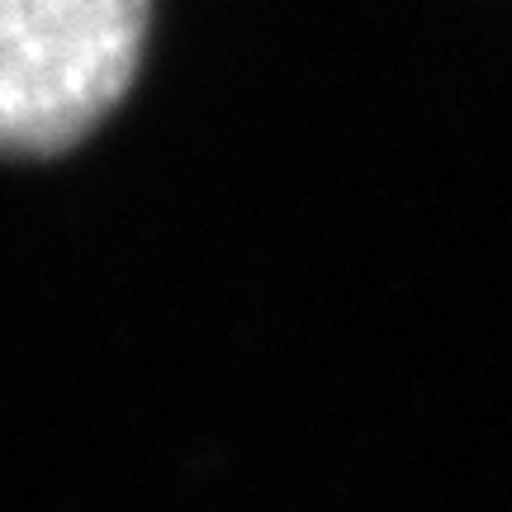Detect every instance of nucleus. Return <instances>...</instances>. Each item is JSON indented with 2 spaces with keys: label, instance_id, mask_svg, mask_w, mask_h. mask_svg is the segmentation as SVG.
Wrapping results in <instances>:
<instances>
[{
  "label": "nucleus",
  "instance_id": "nucleus-1",
  "mask_svg": "<svg viewBox=\"0 0 512 512\" xmlns=\"http://www.w3.org/2000/svg\"><path fill=\"white\" fill-rule=\"evenodd\" d=\"M152 0H0V152L81 143L138 76Z\"/></svg>",
  "mask_w": 512,
  "mask_h": 512
}]
</instances>
